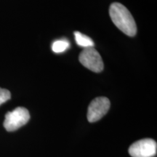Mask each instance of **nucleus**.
Instances as JSON below:
<instances>
[{"mask_svg": "<svg viewBox=\"0 0 157 157\" xmlns=\"http://www.w3.org/2000/svg\"><path fill=\"white\" fill-rule=\"evenodd\" d=\"M109 15L112 22L124 34L129 36H135L136 23L126 7L119 2L112 3L109 7Z\"/></svg>", "mask_w": 157, "mask_h": 157, "instance_id": "f257e3e1", "label": "nucleus"}, {"mask_svg": "<svg viewBox=\"0 0 157 157\" xmlns=\"http://www.w3.org/2000/svg\"><path fill=\"white\" fill-rule=\"evenodd\" d=\"M111 103L105 97L96 98L90 103L87 111V119L90 122H95L106 114Z\"/></svg>", "mask_w": 157, "mask_h": 157, "instance_id": "39448f33", "label": "nucleus"}, {"mask_svg": "<svg viewBox=\"0 0 157 157\" xmlns=\"http://www.w3.org/2000/svg\"><path fill=\"white\" fill-rule=\"evenodd\" d=\"M29 119L30 113L28 110L23 107H17L13 111L7 113L3 125L6 130L13 132L27 124Z\"/></svg>", "mask_w": 157, "mask_h": 157, "instance_id": "f03ea898", "label": "nucleus"}, {"mask_svg": "<svg viewBox=\"0 0 157 157\" xmlns=\"http://www.w3.org/2000/svg\"><path fill=\"white\" fill-rule=\"evenodd\" d=\"M69 42L66 39H60V40H57L53 42L52 45V50L56 53H60V52H64L69 48Z\"/></svg>", "mask_w": 157, "mask_h": 157, "instance_id": "0eeeda50", "label": "nucleus"}, {"mask_svg": "<svg viewBox=\"0 0 157 157\" xmlns=\"http://www.w3.org/2000/svg\"><path fill=\"white\" fill-rule=\"evenodd\" d=\"M157 143L151 138H145L132 144L129 154L132 157H153L156 154Z\"/></svg>", "mask_w": 157, "mask_h": 157, "instance_id": "20e7f679", "label": "nucleus"}, {"mask_svg": "<svg viewBox=\"0 0 157 157\" xmlns=\"http://www.w3.org/2000/svg\"><path fill=\"white\" fill-rule=\"evenodd\" d=\"M74 36H75V40L78 45L82 47L84 49L93 48L94 42L90 37L87 36V35L82 34L79 31H75L74 32Z\"/></svg>", "mask_w": 157, "mask_h": 157, "instance_id": "423d86ee", "label": "nucleus"}, {"mask_svg": "<svg viewBox=\"0 0 157 157\" xmlns=\"http://www.w3.org/2000/svg\"><path fill=\"white\" fill-rule=\"evenodd\" d=\"M78 60L85 68L96 73L103 70V62L99 52L93 48H86L78 56Z\"/></svg>", "mask_w": 157, "mask_h": 157, "instance_id": "7ed1b4c3", "label": "nucleus"}, {"mask_svg": "<svg viewBox=\"0 0 157 157\" xmlns=\"http://www.w3.org/2000/svg\"><path fill=\"white\" fill-rule=\"evenodd\" d=\"M11 94L9 90L0 88V105L10 99Z\"/></svg>", "mask_w": 157, "mask_h": 157, "instance_id": "6e6552de", "label": "nucleus"}]
</instances>
